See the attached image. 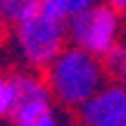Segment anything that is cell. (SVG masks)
Wrapping results in <instances>:
<instances>
[{
  "label": "cell",
  "mask_w": 126,
  "mask_h": 126,
  "mask_svg": "<svg viewBox=\"0 0 126 126\" xmlns=\"http://www.w3.org/2000/svg\"><path fill=\"white\" fill-rule=\"evenodd\" d=\"M43 76L52 100L64 110L76 112L105 81H110V69L102 57L69 43L43 69Z\"/></svg>",
  "instance_id": "6da1fadb"
},
{
  "label": "cell",
  "mask_w": 126,
  "mask_h": 126,
  "mask_svg": "<svg viewBox=\"0 0 126 126\" xmlns=\"http://www.w3.org/2000/svg\"><path fill=\"white\" fill-rule=\"evenodd\" d=\"M14 45L29 69H45L69 45L67 21L38 10L33 17L14 24Z\"/></svg>",
  "instance_id": "7a4b0ae2"
},
{
  "label": "cell",
  "mask_w": 126,
  "mask_h": 126,
  "mask_svg": "<svg viewBox=\"0 0 126 126\" xmlns=\"http://www.w3.org/2000/svg\"><path fill=\"white\" fill-rule=\"evenodd\" d=\"M67 33L69 43L88 50L93 55L105 60L121 45V33H124V12L117 5L107 2H95L86 12L76 14L67 21Z\"/></svg>",
  "instance_id": "3957f363"
},
{
  "label": "cell",
  "mask_w": 126,
  "mask_h": 126,
  "mask_svg": "<svg viewBox=\"0 0 126 126\" xmlns=\"http://www.w3.org/2000/svg\"><path fill=\"white\" fill-rule=\"evenodd\" d=\"M17 88H19V102L14 110L10 124L12 126H62L64 121L55 110V100L50 93L45 76H38L36 69L14 71Z\"/></svg>",
  "instance_id": "277c9868"
},
{
  "label": "cell",
  "mask_w": 126,
  "mask_h": 126,
  "mask_svg": "<svg viewBox=\"0 0 126 126\" xmlns=\"http://www.w3.org/2000/svg\"><path fill=\"white\" fill-rule=\"evenodd\" d=\"M74 126H126V86L105 81L74 112Z\"/></svg>",
  "instance_id": "5b68a950"
},
{
  "label": "cell",
  "mask_w": 126,
  "mask_h": 126,
  "mask_svg": "<svg viewBox=\"0 0 126 126\" xmlns=\"http://www.w3.org/2000/svg\"><path fill=\"white\" fill-rule=\"evenodd\" d=\"M17 102H19V88H17V76L7 74V71H0V124L12 119L14 110H17Z\"/></svg>",
  "instance_id": "8992f818"
},
{
  "label": "cell",
  "mask_w": 126,
  "mask_h": 126,
  "mask_svg": "<svg viewBox=\"0 0 126 126\" xmlns=\"http://www.w3.org/2000/svg\"><path fill=\"white\" fill-rule=\"evenodd\" d=\"M95 2H100V0H43L41 10L48 12V14H52V17H57V19L69 21L71 17L86 12V10L93 7Z\"/></svg>",
  "instance_id": "52a82bcc"
},
{
  "label": "cell",
  "mask_w": 126,
  "mask_h": 126,
  "mask_svg": "<svg viewBox=\"0 0 126 126\" xmlns=\"http://www.w3.org/2000/svg\"><path fill=\"white\" fill-rule=\"evenodd\" d=\"M43 0H0V12L7 19V24H19V21L33 17L41 10Z\"/></svg>",
  "instance_id": "ba28073f"
},
{
  "label": "cell",
  "mask_w": 126,
  "mask_h": 126,
  "mask_svg": "<svg viewBox=\"0 0 126 126\" xmlns=\"http://www.w3.org/2000/svg\"><path fill=\"white\" fill-rule=\"evenodd\" d=\"M105 62H107L110 74H112V76L117 79L121 86H126V45H124V43L114 50L112 55L105 57Z\"/></svg>",
  "instance_id": "9c48e42d"
},
{
  "label": "cell",
  "mask_w": 126,
  "mask_h": 126,
  "mask_svg": "<svg viewBox=\"0 0 126 126\" xmlns=\"http://www.w3.org/2000/svg\"><path fill=\"white\" fill-rule=\"evenodd\" d=\"M7 26H10V24H7V19L2 17V12H0V43L5 41V36H7Z\"/></svg>",
  "instance_id": "30bf717a"
},
{
  "label": "cell",
  "mask_w": 126,
  "mask_h": 126,
  "mask_svg": "<svg viewBox=\"0 0 126 126\" xmlns=\"http://www.w3.org/2000/svg\"><path fill=\"white\" fill-rule=\"evenodd\" d=\"M110 2H112V5H117V7L121 10V12L126 14V0H110Z\"/></svg>",
  "instance_id": "8fae6325"
},
{
  "label": "cell",
  "mask_w": 126,
  "mask_h": 126,
  "mask_svg": "<svg viewBox=\"0 0 126 126\" xmlns=\"http://www.w3.org/2000/svg\"><path fill=\"white\" fill-rule=\"evenodd\" d=\"M62 126H67V124H62Z\"/></svg>",
  "instance_id": "7c38bea8"
},
{
  "label": "cell",
  "mask_w": 126,
  "mask_h": 126,
  "mask_svg": "<svg viewBox=\"0 0 126 126\" xmlns=\"http://www.w3.org/2000/svg\"><path fill=\"white\" fill-rule=\"evenodd\" d=\"M0 126H2V124H0Z\"/></svg>",
  "instance_id": "4fadbf2b"
}]
</instances>
